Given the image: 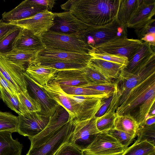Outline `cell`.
<instances>
[{"label": "cell", "instance_id": "cell-1", "mask_svg": "<svg viewBox=\"0 0 155 155\" xmlns=\"http://www.w3.org/2000/svg\"><path fill=\"white\" fill-rule=\"evenodd\" d=\"M120 0H71L61 5L82 21L90 25L108 24L116 18Z\"/></svg>", "mask_w": 155, "mask_h": 155}, {"label": "cell", "instance_id": "cell-2", "mask_svg": "<svg viewBox=\"0 0 155 155\" xmlns=\"http://www.w3.org/2000/svg\"><path fill=\"white\" fill-rule=\"evenodd\" d=\"M155 101V72L130 90L124 102L117 108L116 114H130L140 127L144 124Z\"/></svg>", "mask_w": 155, "mask_h": 155}, {"label": "cell", "instance_id": "cell-3", "mask_svg": "<svg viewBox=\"0 0 155 155\" xmlns=\"http://www.w3.org/2000/svg\"><path fill=\"white\" fill-rule=\"evenodd\" d=\"M155 72V53L133 72L122 69L115 83L118 96L117 107L124 101L130 90L152 73Z\"/></svg>", "mask_w": 155, "mask_h": 155}, {"label": "cell", "instance_id": "cell-4", "mask_svg": "<svg viewBox=\"0 0 155 155\" xmlns=\"http://www.w3.org/2000/svg\"><path fill=\"white\" fill-rule=\"evenodd\" d=\"M127 26L120 24L115 18L111 22L105 25H89L80 35L90 50L110 41L127 38Z\"/></svg>", "mask_w": 155, "mask_h": 155}, {"label": "cell", "instance_id": "cell-5", "mask_svg": "<svg viewBox=\"0 0 155 155\" xmlns=\"http://www.w3.org/2000/svg\"><path fill=\"white\" fill-rule=\"evenodd\" d=\"M41 37L46 48L81 53H88L90 50L80 35L48 31L42 35Z\"/></svg>", "mask_w": 155, "mask_h": 155}, {"label": "cell", "instance_id": "cell-6", "mask_svg": "<svg viewBox=\"0 0 155 155\" xmlns=\"http://www.w3.org/2000/svg\"><path fill=\"white\" fill-rule=\"evenodd\" d=\"M97 117L81 121H72L73 129L68 142L84 151L100 132L97 128Z\"/></svg>", "mask_w": 155, "mask_h": 155}, {"label": "cell", "instance_id": "cell-7", "mask_svg": "<svg viewBox=\"0 0 155 155\" xmlns=\"http://www.w3.org/2000/svg\"><path fill=\"white\" fill-rule=\"evenodd\" d=\"M138 39L127 38L113 39L100 45L89 52L104 53L125 57L128 61L135 53L142 44Z\"/></svg>", "mask_w": 155, "mask_h": 155}, {"label": "cell", "instance_id": "cell-8", "mask_svg": "<svg viewBox=\"0 0 155 155\" xmlns=\"http://www.w3.org/2000/svg\"><path fill=\"white\" fill-rule=\"evenodd\" d=\"M69 121V115L62 107L59 105L54 114L49 117L48 124L39 134L32 137H28L31 142L30 148L39 146L54 136Z\"/></svg>", "mask_w": 155, "mask_h": 155}, {"label": "cell", "instance_id": "cell-9", "mask_svg": "<svg viewBox=\"0 0 155 155\" xmlns=\"http://www.w3.org/2000/svg\"><path fill=\"white\" fill-rule=\"evenodd\" d=\"M127 148L107 132H100L83 152L84 155H121Z\"/></svg>", "mask_w": 155, "mask_h": 155}, {"label": "cell", "instance_id": "cell-10", "mask_svg": "<svg viewBox=\"0 0 155 155\" xmlns=\"http://www.w3.org/2000/svg\"><path fill=\"white\" fill-rule=\"evenodd\" d=\"M73 129L71 120L46 142L38 147L30 148L26 155H54L64 144L69 141Z\"/></svg>", "mask_w": 155, "mask_h": 155}, {"label": "cell", "instance_id": "cell-11", "mask_svg": "<svg viewBox=\"0 0 155 155\" xmlns=\"http://www.w3.org/2000/svg\"><path fill=\"white\" fill-rule=\"evenodd\" d=\"M54 18L53 13L47 10L22 20L8 22L26 29L35 35L41 37L53 26Z\"/></svg>", "mask_w": 155, "mask_h": 155}, {"label": "cell", "instance_id": "cell-12", "mask_svg": "<svg viewBox=\"0 0 155 155\" xmlns=\"http://www.w3.org/2000/svg\"><path fill=\"white\" fill-rule=\"evenodd\" d=\"M17 132L28 137H32L41 133L45 128L49 117L37 112H28L18 115Z\"/></svg>", "mask_w": 155, "mask_h": 155}, {"label": "cell", "instance_id": "cell-13", "mask_svg": "<svg viewBox=\"0 0 155 155\" xmlns=\"http://www.w3.org/2000/svg\"><path fill=\"white\" fill-rule=\"evenodd\" d=\"M53 13L54 25L49 31L80 35L89 25L78 18L70 11Z\"/></svg>", "mask_w": 155, "mask_h": 155}, {"label": "cell", "instance_id": "cell-14", "mask_svg": "<svg viewBox=\"0 0 155 155\" xmlns=\"http://www.w3.org/2000/svg\"><path fill=\"white\" fill-rule=\"evenodd\" d=\"M41 86L51 99L67 111L69 115V121L76 117L79 111V105L67 95L59 84L51 81L47 85Z\"/></svg>", "mask_w": 155, "mask_h": 155}, {"label": "cell", "instance_id": "cell-15", "mask_svg": "<svg viewBox=\"0 0 155 155\" xmlns=\"http://www.w3.org/2000/svg\"><path fill=\"white\" fill-rule=\"evenodd\" d=\"M27 87L34 97L40 104L42 110L40 114L50 117L54 113L59 105L51 99L44 89L25 72L23 74Z\"/></svg>", "mask_w": 155, "mask_h": 155}, {"label": "cell", "instance_id": "cell-16", "mask_svg": "<svg viewBox=\"0 0 155 155\" xmlns=\"http://www.w3.org/2000/svg\"><path fill=\"white\" fill-rule=\"evenodd\" d=\"M35 57L87 64L92 58L88 53L71 52L46 47L37 52Z\"/></svg>", "mask_w": 155, "mask_h": 155}, {"label": "cell", "instance_id": "cell-17", "mask_svg": "<svg viewBox=\"0 0 155 155\" xmlns=\"http://www.w3.org/2000/svg\"><path fill=\"white\" fill-rule=\"evenodd\" d=\"M66 94L80 106L77 116L72 121H81L92 118L95 116L102 103L103 100L96 97Z\"/></svg>", "mask_w": 155, "mask_h": 155}, {"label": "cell", "instance_id": "cell-18", "mask_svg": "<svg viewBox=\"0 0 155 155\" xmlns=\"http://www.w3.org/2000/svg\"><path fill=\"white\" fill-rule=\"evenodd\" d=\"M47 10H48L46 7L35 4L31 0H25L11 10L4 12L2 19L8 22L20 20Z\"/></svg>", "mask_w": 155, "mask_h": 155}, {"label": "cell", "instance_id": "cell-19", "mask_svg": "<svg viewBox=\"0 0 155 155\" xmlns=\"http://www.w3.org/2000/svg\"><path fill=\"white\" fill-rule=\"evenodd\" d=\"M25 72L5 60L0 54V73L19 92L27 90V86L24 76Z\"/></svg>", "mask_w": 155, "mask_h": 155}, {"label": "cell", "instance_id": "cell-20", "mask_svg": "<svg viewBox=\"0 0 155 155\" xmlns=\"http://www.w3.org/2000/svg\"><path fill=\"white\" fill-rule=\"evenodd\" d=\"M155 14V0H141L131 15L127 28H136L150 20Z\"/></svg>", "mask_w": 155, "mask_h": 155}, {"label": "cell", "instance_id": "cell-21", "mask_svg": "<svg viewBox=\"0 0 155 155\" xmlns=\"http://www.w3.org/2000/svg\"><path fill=\"white\" fill-rule=\"evenodd\" d=\"M51 81L56 82L60 85L75 87H81L93 83L87 78L83 69L58 71Z\"/></svg>", "mask_w": 155, "mask_h": 155}, {"label": "cell", "instance_id": "cell-22", "mask_svg": "<svg viewBox=\"0 0 155 155\" xmlns=\"http://www.w3.org/2000/svg\"><path fill=\"white\" fill-rule=\"evenodd\" d=\"M45 46L41 37L22 28L14 44V49L38 52Z\"/></svg>", "mask_w": 155, "mask_h": 155}, {"label": "cell", "instance_id": "cell-23", "mask_svg": "<svg viewBox=\"0 0 155 155\" xmlns=\"http://www.w3.org/2000/svg\"><path fill=\"white\" fill-rule=\"evenodd\" d=\"M59 70L30 62L25 73L41 86L47 85L52 81Z\"/></svg>", "mask_w": 155, "mask_h": 155}, {"label": "cell", "instance_id": "cell-24", "mask_svg": "<svg viewBox=\"0 0 155 155\" xmlns=\"http://www.w3.org/2000/svg\"><path fill=\"white\" fill-rule=\"evenodd\" d=\"M37 52L14 49L9 53L1 54L4 59L24 72L30 62L36 56Z\"/></svg>", "mask_w": 155, "mask_h": 155}, {"label": "cell", "instance_id": "cell-25", "mask_svg": "<svg viewBox=\"0 0 155 155\" xmlns=\"http://www.w3.org/2000/svg\"><path fill=\"white\" fill-rule=\"evenodd\" d=\"M118 98L117 93H113V98L109 107L101 116L97 117L96 122L97 128L100 132H107L114 128V123L117 116L116 110L117 107Z\"/></svg>", "mask_w": 155, "mask_h": 155}, {"label": "cell", "instance_id": "cell-26", "mask_svg": "<svg viewBox=\"0 0 155 155\" xmlns=\"http://www.w3.org/2000/svg\"><path fill=\"white\" fill-rule=\"evenodd\" d=\"M88 64L111 80L117 79L121 70L125 68L124 66L120 64L92 58Z\"/></svg>", "mask_w": 155, "mask_h": 155}, {"label": "cell", "instance_id": "cell-27", "mask_svg": "<svg viewBox=\"0 0 155 155\" xmlns=\"http://www.w3.org/2000/svg\"><path fill=\"white\" fill-rule=\"evenodd\" d=\"M12 133L0 131V155H21L23 145L13 138Z\"/></svg>", "mask_w": 155, "mask_h": 155}, {"label": "cell", "instance_id": "cell-28", "mask_svg": "<svg viewBox=\"0 0 155 155\" xmlns=\"http://www.w3.org/2000/svg\"><path fill=\"white\" fill-rule=\"evenodd\" d=\"M30 62L38 65L51 68L59 71L74 69L82 70L88 64L37 57H35Z\"/></svg>", "mask_w": 155, "mask_h": 155}, {"label": "cell", "instance_id": "cell-29", "mask_svg": "<svg viewBox=\"0 0 155 155\" xmlns=\"http://www.w3.org/2000/svg\"><path fill=\"white\" fill-rule=\"evenodd\" d=\"M152 47L146 42H143L141 46L128 61L127 65L124 69L130 73L133 72L155 53Z\"/></svg>", "mask_w": 155, "mask_h": 155}, {"label": "cell", "instance_id": "cell-30", "mask_svg": "<svg viewBox=\"0 0 155 155\" xmlns=\"http://www.w3.org/2000/svg\"><path fill=\"white\" fill-rule=\"evenodd\" d=\"M141 0H120L116 18L121 25L127 26L133 13Z\"/></svg>", "mask_w": 155, "mask_h": 155}, {"label": "cell", "instance_id": "cell-31", "mask_svg": "<svg viewBox=\"0 0 155 155\" xmlns=\"http://www.w3.org/2000/svg\"><path fill=\"white\" fill-rule=\"evenodd\" d=\"M139 126L132 116L129 114L117 116L115 119L114 129L129 134L136 137Z\"/></svg>", "mask_w": 155, "mask_h": 155}, {"label": "cell", "instance_id": "cell-32", "mask_svg": "<svg viewBox=\"0 0 155 155\" xmlns=\"http://www.w3.org/2000/svg\"><path fill=\"white\" fill-rule=\"evenodd\" d=\"M22 114L28 112H37L40 114L41 107L34 98L30 96L28 90L21 92L17 94Z\"/></svg>", "mask_w": 155, "mask_h": 155}, {"label": "cell", "instance_id": "cell-33", "mask_svg": "<svg viewBox=\"0 0 155 155\" xmlns=\"http://www.w3.org/2000/svg\"><path fill=\"white\" fill-rule=\"evenodd\" d=\"M60 86L65 93L70 95L94 96L104 100L109 97L113 93H106L79 87L63 85Z\"/></svg>", "mask_w": 155, "mask_h": 155}, {"label": "cell", "instance_id": "cell-34", "mask_svg": "<svg viewBox=\"0 0 155 155\" xmlns=\"http://www.w3.org/2000/svg\"><path fill=\"white\" fill-rule=\"evenodd\" d=\"M18 116L10 112L0 111V131L17 132Z\"/></svg>", "mask_w": 155, "mask_h": 155}, {"label": "cell", "instance_id": "cell-35", "mask_svg": "<svg viewBox=\"0 0 155 155\" xmlns=\"http://www.w3.org/2000/svg\"><path fill=\"white\" fill-rule=\"evenodd\" d=\"M155 152V147L146 141H136L121 155H148Z\"/></svg>", "mask_w": 155, "mask_h": 155}, {"label": "cell", "instance_id": "cell-36", "mask_svg": "<svg viewBox=\"0 0 155 155\" xmlns=\"http://www.w3.org/2000/svg\"><path fill=\"white\" fill-rule=\"evenodd\" d=\"M22 28L17 26L0 41V54H6L14 49V43Z\"/></svg>", "mask_w": 155, "mask_h": 155}, {"label": "cell", "instance_id": "cell-37", "mask_svg": "<svg viewBox=\"0 0 155 155\" xmlns=\"http://www.w3.org/2000/svg\"><path fill=\"white\" fill-rule=\"evenodd\" d=\"M1 99L7 106L18 114L22 115L20 103L17 95L12 94L0 86Z\"/></svg>", "mask_w": 155, "mask_h": 155}, {"label": "cell", "instance_id": "cell-38", "mask_svg": "<svg viewBox=\"0 0 155 155\" xmlns=\"http://www.w3.org/2000/svg\"><path fill=\"white\" fill-rule=\"evenodd\" d=\"M137 136L136 142L146 141L155 147V124L140 127Z\"/></svg>", "mask_w": 155, "mask_h": 155}, {"label": "cell", "instance_id": "cell-39", "mask_svg": "<svg viewBox=\"0 0 155 155\" xmlns=\"http://www.w3.org/2000/svg\"><path fill=\"white\" fill-rule=\"evenodd\" d=\"M83 70L89 80L93 83L102 84L113 83L112 81V80L105 77L88 64Z\"/></svg>", "mask_w": 155, "mask_h": 155}, {"label": "cell", "instance_id": "cell-40", "mask_svg": "<svg viewBox=\"0 0 155 155\" xmlns=\"http://www.w3.org/2000/svg\"><path fill=\"white\" fill-rule=\"evenodd\" d=\"M88 53L92 58L102 59L126 66L128 62V58L124 56L117 55L94 53L89 51Z\"/></svg>", "mask_w": 155, "mask_h": 155}, {"label": "cell", "instance_id": "cell-41", "mask_svg": "<svg viewBox=\"0 0 155 155\" xmlns=\"http://www.w3.org/2000/svg\"><path fill=\"white\" fill-rule=\"evenodd\" d=\"M107 132L120 144L126 148L128 147L135 137L129 134L114 128L109 130Z\"/></svg>", "mask_w": 155, "mask_h": 155}, {"label": "cell", "instance_id": "cell-42", "mask_svg": "<svg viewBox=\"0 0 155 155\" xmlns=\"http://www.w3.org/2000/svg\"><path fill=\"white\" fill-rule=\"evenodd\" d=\"M134 29L138 39L140 40L147 34L155 33V20L152 18L144 24Z\"/></svg>", "mask_w": 155, "mask_h": 155}, {"label": "cell", "instance_id": "cell-43", "mask_svg": "<svg viewBox=\"0 0 155 155\" xmlns=\"http://www.w3.org/2000/svg\"><path fill=\"white\" fill-rule=\"evenodd\" d=\"M54 155H84L83 151L71 143L64 144Z\"/></svg>", "mask_w": 155, "mask_h": 155}, {"label": "cell", "instance_id": "cell-44", "mask_svg": "<svg viewBox=\"0 0 155 155\" xmlns=\"http://www.w3.org/2000/svg\"><path fill=\"white\" fill-rule=\"evenodd\" d=\"M95 90L97 91L106 93H113L115 89V83L96 84L91 83L79 87Z\"/></svg>", "mask_w": 155, "mask_h": 155}, {"label": "cell", "instance_id": "cell-45", "mask_svg": "<svg viewBox=\"0 0 155 155\" xmlns=\"http://www.w3.org/2000/svg\"><path fill=\"white\" fill-rule=\"evenodd\" d=\"M17 26L8 22L0 20V41L13 29Z\"/></svg>", "mask_w": 155, "mask_h": 155}, {"label": "cell", "instance_id": "cell-46", "mask_svg": "<svg viewBox=\"0 0 155 155\" xmlns=\"http://www.w3.org/2000/svg\"><path fill=\"white\" fill-rule=\"evenodd\" d=\"M0 86L8 92L14 95H17L19 91L0 73Z\"/></svg>", "mask_w": 155, "mask_h": 155}, {"label": "cell", "instance_id": "cell-47", "mask_svg": "<svg viewBox=\"0 0 155 155\" xmlns=\"http://www.w3.org/2000/svg\"><path fill=\"white\" fill-rule=\"evenodd\" d=\"M113 94L108 98L105 99L104 101H102V104L95 115V117H100L102 116L106 112L111 102L113 97Z\"/></svg>", "mask_w": 155, "mask_h": 155}, {"label": "cell", "instance_id": "cell-48", "mask_svg": "<svg viewBox=\"0 0 155 155\" xmlns=\"http://www.w3.org/2000/svg\"><path fill=\"white\" fill-rule=\"evenodd\" d=\"M33 3L46 7L48 10H51L55 3L54 0H31Z\"/></svg>", "mask_w": 155, "mask_h": 155}, {"label": "cell", "instance_id": "cell-49", "mask_svg": "<svg viewBox=\"0 0 155 155\" xmlns=\"http://www.w3.org/2000/svg\"><path fill=\"white\" fill-rule=\"evenodd\" d=\"M154 47L155 46V33H149L146 35L140 40Z\"/></svg>", "mask_w": 155, "mask_h": 155}, {"label": "cell", "instance_id": "cell-50", "mask_svg": "<svg viewBox=\"0 0 155 155\" xmlns=\"http://www.w3.org/2000/svg\"><path fill=\"white\" fill-rule=\"evenodd\" d=\"M154 124H155V115L147 117L143 125H150Z\"/></svg>", "mask_w": 155, "mask_h": 155}, {"label": "cell", "instance_id": "cell-51", "mask_svg": "<svg viewBox=\"0 0 155 155\" xmlns=\"http://www.w3.org/2000/svg\"><path fill=\"white\" fill-rule=\"evenodd\" d=\"M155 115V103H154L151 107L148 114V117Z\"/></svg>", "mask_w": 155, "mask_h": 155}, {"label": "cell", "instance_id": "cell-52", "mask_svg": "<svg viewBox=\"0 0 155 155\" xmlns=\"http://www.w3.org/2000/svg\"><path fill=\"white\" fill-rule=\"evenodd\" d=\"M148 155H155V152L151 153Z\"/></svg>", "mask_w": 155, "mask_h": 155}, {"label": "cell", "instance_id": "cell-53", "mask_svg": "<svg viewBox=\"0 0 155 155\" xmlns=\"http://www.w3.org/2000/svg\"><path fill=\"white\" fill-rule=\"evenodd\" d=\"M1 99V94H0V99Z\"/></svg>", "mask_w": 155, "mask_h": 155}]
</instances>
